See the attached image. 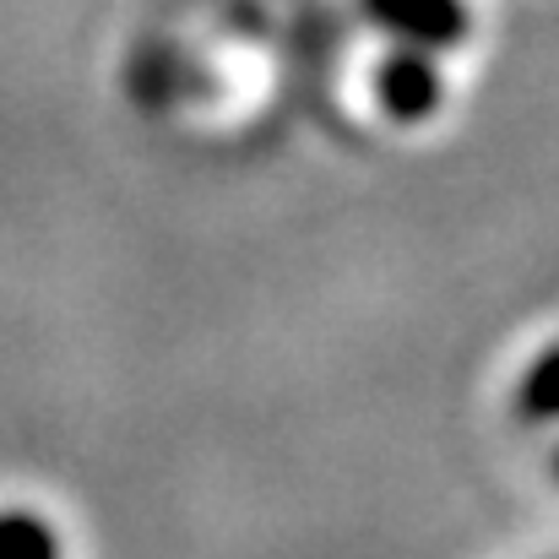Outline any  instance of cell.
I'll return each instance as SVG.
<instances>
[{
  "mask_svg": "<svg viewBox=\"0 0 559 559\" xmlns=\"http://www.w3.org/2000/svg\"><path fill=\"white\" fill-rule=\"evenodd\" d=\"M0 559H60V538L38 511H0Z\"/></svg>",
  "mask_w": 559,
  "mask_h": 559,
  "instance_id": "4",
  "label": "cell"
},
{
  "mask_svg": "<svg viewBox=\"0 0 559 559\" xmlns=\"http://www.w3.org/2000/svg\"><path fill=\"white\" fill-rule=\"evenodd\" d=\"M555 467H559V462H555Z\"/></svg>",
  "mask_w": 559,
  "mask_h": 559,
  "instance_id": "5",
  "label": "cell"
},
{
  "mask_svg": "<svg viewBox=\"0 0 559 559\" xmlns=\"http://www.w3.org/2000/svg\"><path fill=\"white\" fill-rule=\"evenodd\" d=\"M516 413L527 424H559V343L527 365L522 385H516Z\"/></svg>",
  "mask_w": 559,
  "mask_h": 559,
  "instance_id": "3",
  "label": "cell"
},
{
  "mask_svg": "<svg viewBox=\"0 0 559 559\" xmlns=\"http://www.w3.org/2000/svg\"><path fill=\"white\" fill-rule=\"evenodd\" d=\"M440 93H445V82H440V66H435V55L429 49H396L391 60H380V71H374V98H380V109L391 115V120H402V126H418V120H429L435 109H440Z\"/></svg>",
  "mask_w": 559,
  "mask_h": 559,
  "instance_id": "2",
  "label": "cell"
},
{
  "mask_svg": "<svg viewBox=\"0 0 559 559\" xmlns=\"http://www.w3.org/2000/svg\"><path fill=\"white\" fill-rule=\"evenodd\" d=\"M374 27L402 38L407 49H456L473 27L462 0H359Z\"/></svg>",
  "mask_w": 559,
  "mask_h": 559,
  "instance_id": "1",
  "label": "cell"
}]
</instances>
